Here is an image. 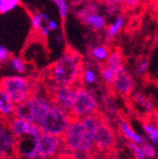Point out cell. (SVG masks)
Returning <instances> with one entry per match:
<instances>
[{
    "label": "cell",
    "mask_w": 158,
    "mask_h": 159,
    "mask_svg": "<svg viewBox=\"0 0 158 159\" xmlns=\"http://www.w3.org/2000/svg\"><path fill=\"white\" fill-rule=\"evenodd\" d=\"M84 61L77 51L67 48L47 69V79L52 86H77L81 81Z\"/></svg>",
    "instance_id": "obj_1"
},
{
    "label": "cell",
    "mask_w": 158,
    "mask_h": 159,
    "mask_svg": "<svg viewBox=\"0 0 158 159\" xmlns=\"http://www.w3.org/2000/svg\"><path fill=\"white\" fill-rule=\"evenodd\" d=\"M62 138L64 150L69 154L83 152V154H94V142L93 138L86 133L82 126L80 119L72 118L64 132Z\"/></svg>",
    "instance_id": "obj_2"
},
{
    "label": "cell",
    "mask_w": 158,
    "mask_h": 159,
    "mask_svg": "<svg viewBox=\"0 0 158 159\" xmlns=\"http://www.w3.org/2000/svg\"><path fill=\"white\" fill-rule=\"evenodd\" d=\"M0 87L9 95L16 105L26 102L29 97L35 94V80L25 75H8L0 79Z\"/></svg>",
    "instance_id": "obj_3"
},
{
    "label": "cell",
    "mask_w": 158,
    "mask_h": 159,
    "mask_svg": "<svg viewBox=\"0 0 158 159\" xmlns=\"http://www.w3.org/2000/svg\"><path fill=\"white\" fill-rule=\"evenodd\" d=\"M71 119L72 116L70 113L63 111L53 103V105L35 123V125L39 127V129L43 134L62 137L67 130Z\"/></svg>",
    "instance_id": "obj_4"
},
{
    "label": "cell",
    "mask_w": 158,
    "mask_h": 159,
    "mask_svg": "<svg viewBox=\"0 0 158 159\" xmlns=\"http://www.w3.org/2000/svg\"><path fill=\"white\" fill-rule=\"evenodd\" d=\"M52 105L49 95L33 94L26 102L16 105L15 116L35 124Z\"/></svg>",
    "instance_id": "obj_5"
},
{
    "label": "cell",
    "mask_w": 158,
    "mask_h": 159,
    "mask_svg": "<svg viewBox=\"0 0 158 159\" xmlns=\"http://www.w3.org/2000/svg\"><path fill=\"white\" fill-rule=\"evenodd\" d=\"M99 111L100 104L91 89L82 85L75 86L74 102L71 111L72 118H83L85 116L97 114Z\"/></svg>",
    "instance_id": "obj_6"
},
{
    "label": "cell",
    "mask_w": 158,
    "mask_h": 159,
    "mask_svg": "<svg viewBox=\"0 0 158 159\" xmlns=\"http://www.w3.org/2000/svg\"><path fill=\"white\" fill-rule=\"evenodd\" d=\"M77 18L81 20L84 25L89 27L91 30L99 32L106 29L107 22L106 18L100 12L99 8L93 2H87L86 5L82 6L77 11Z\"/></svg>",
    "instance_id": "obj_7"
},
{
    "label": "cell",
    "mask_w": 158,
    "mask_h": 159,
    "mask_svg": "<svg viewBox=\"0 0 158 159\" xmlns=\"http://www.w3.org/2000/svg\"><path fill=\"white\" fill-rule=\"evenodd\" d=\"M116 144V135L113 127L106 122V119L101 123L94 136V149L99 152H106L113 150Z\"/></svg>",
    "instance_id": "obj_8"
},
{
    "label": "cell",
    "mask_w": 158,
    "mask_h": 159,
    "mask_svg": "<svg viewBox=\"0 0 158 159\" xmlns=\"http://www.w3.org/2000/svg\"><path fill=\"white\" fill-rule=\"evenodd\" d=\"M6 123H7L9 130L16 139L37 138L38 136L41 135V130L37 125L22 118H19V117L13 116Z\"/></svg>",
    "instance_id": "obj_9"
},
{
    "label": "cell",
    "mask_w": 158,
    "mask_h": 159,
    "mask_svg": "<svg viewBox=\"0 0 158 159\" xmlns=\"http://www.w3.org/2000/svg\"><path fill=\"white\" fill-rule=\"evenodd\" d=\"M75 87L73 86H50L49 96L58 107L71 114L74 102Z\"/></svg>",
    "instance_id": "obj_10"
},
{
    "label": "cell",
    "mask_w": 158,
    "mask_h": 159,
    "mask_svg": "<svg viewBox=\"0 0 158 159\" xmlns=\"http://www.w3.org/2000/svg\"><path fill=\"white\" fill-rule=\"evenodd\" d=\"M111 89L118 96H131L133 94L134 89H135V80H134L131 71H128L124 66L116 74L115 81H114Z\"/></svg>",
    "instance_id": "obj_11"
},
{
    "label": "cell",
    "mask_w": 158,
    "mask_h": 159,
    "mask_svg": "<svg viewBox=\"0 0 158 159\" xmlns=\"http://www.w3.org/2000/svg\"><path fill=\"white\" fill-rule=\"evenodd\" d=\"M16 138L8 128L5 120H0V159L15 156Z\"/></svg>",
    "instance_id": "obj_12"
},
{
    "label": "cell",
    "mask_w": 158,
    "mask_h": 159,
    "mask_svg": "<svg viewBox=\"0 0 158 159\" xmlns=\"http://www.w3.org/2000/svg\"><path fill=\"white\" fill-rule=\"evenodd\" d=\"M117 127H118V130L122 134V136L127 140V143L142 145L143 143L146 142L144 136H142V135H139L138 133L136 132L125 118H119L117 120Z\"/></svg>",
    "instance_id": "obj_13"
},
{
    "label": "cell",
    "mask_w": 158,
    "mask_h": 159,
    "mask_svg": "<svg viewBox=\"0 0 158 159\" xmlns=\"http://www.w3.org/2000/svg\"><path fill=\"white\" fill-rule=\"evenodd\" d=\"M15 112L16 104L9 97V95L0 87V118L7 122L15 116Z\"/></svg>",
    "instance_id": "obj_14"
},
{
    "label": "cell",
    "mask_w": 158,
    "mask_h": 159,
    "mask_svg": "<svg viewBox=\"0 0 158 159\" xmlns=\"http://www.w3.org/2000/svg\"><path fill=\"white\" fill-rule=\"evenodd\" d=\"M100 79H101V76H100V67L96 70L94 66L87 65L86 63L84 62L80 85L89 89V86H93V85L96 84Z\"/></svg>",
    "instance_id": "obj_15"
},
{
    "label": "cell",
    "mask_w": 158,
    "mask_h": 159,
    "mask_svg": "<svg viewBox=\"0 0 158 159\" xmlns=\"http://www.w3.org/2000/svg\"><path fill=\"white\" fill-rule=\"evenodd\" d=\"M111 50L112 49L109 48V44L100 43V44H95L93 47H91V49L89 51V54L93 62L102 65L106 62V60L109 59Z\"/></svg>",
    "instance_id": "obj_16"
},
{
    "label": "cell",
    "mask_w": 158,
    "mask_h": 159,
    "mask_svg": "<svg viewBox=\"0 0 158 159\" xmlns=\"http://www.w3.org/2000/svg\"><path fill=\"white\" fill-rule=\"evenodd\" d=\"M103 120H104V116L102 114H100V113L94 115H90V116H85L83 118H80V122H81L82 126L86 130L87 134L93 138V142H94L95 133H96L97 128L100 127V125H101V123Z\"/></svg>",
    "instance_id": "obj_17"
},
{
    "label": "cell",
    "mask_w": 158,
    "mask_h": 159,
    "mask_svg": "<svg viewBox=\"0 0 158 159\" xmlns=\"http://www.w3.org/2000/svg\"><path fill=\"white\" fill-rule=\"evenodd\" d=\"M124 27H125V18H124V16L116 15L113 21L109 25H107L106 29H105V39L109 42H112L122 32Z\"/></svg>",
    "instance_id": "obj_18"
},
{
    "label": "cell",
    "mask_w": 158,
    "mask_h": 159,
    "mask_svg": "<svg viewBox=\"0 0 158 159\" xmlns=\"http://www.w3.org/2000/svg\"><path fill=\"white\" fill-rule=\"evenodd\" d=\"M104 65H106L109 70H112L113 72L117 74L124 67V59L121 51L118 49H112L109 59L104 63Z\"/></svg>",
    "instance_id": "obj_19"
},
{
    "label": "cell",
    "mask_w": 158,
    "mask_h": 159,
    "mask_svg": "<svg viewBox=\"0 0 158 159\" xmlns=\"http://www.w3.org/2000/svg\"><path fill=\"white\" fill-rule=\"evenodd\" d=\"M50 19L49 16L44 12V11H35L31 15V25L32 29L35 30V32L41 34L42 30L44 29L45 27H48Z\"/></svg>",
    "instance_id": "obj_20"
},
{
    "label": "cell",
    "mask_w": 158,
    "mask_h": 159,
    "mask_svg": "<svg viewBox=\"0 0 158 159\" xmlns=\"http://www.w3.org/2000/svg\"><path fill=\"white\" fill-rule=\"evenodd\" d=\"M143 130L149 144H151L154 147H158V126L146 122L143 124Z\"/></svg>",
    "instance_id": "obj_21"
},
{
    "label": "cell",
    "mask_w": 158,
    "mask_h": 159,
    "mask_svg": "<svg viewBox=\"0 0 158 159\" xmlns=\"http://www.w3.org/2000/svg\"><path fill=\"white\" fill-rule=\"evenodd\" d=\"M9 64L12 71H15L19 75H23L28 71L27 63L22 57H11V59L9 60Z\"/></svg>",
    "instance_id": "obj_22"
},
{
    "label": "cell",
    "mask_w": 158,
    "mask_h": 159,
    "mask_svg": "<svg viewBox=\"0 0 158 159\" xmlns=\"http://www.w3.org/2000/svg\"><path fill=\"white\" fill-rule=\"evenodd\" d=\"M149 69V62L147 59H141L138 60L135 64V67H134V73H135L136 76L138 77H143L147 74Z\"/></svg>",
    "instance_id": "obj_23"
},
{
    "label": "cell",
    "mask_w": 158,
    "mask_h": 159,
    "mask_svg": "<svg viewBox=\"0 0 158 159\" xmlns=\"http://www.w3.org/2000/svg\"><path fill=\"white\" fill-rule=\"evenodd\" d=\"M58 8L59 15L62 19H67L70 13V3L69 0H51Z\"/></svg>",
    "instance_id": "obj_24"
},
{
    "label": "cell",
    "mask_w": 158,
    "mask_h": 159,
    "mask_svg": "<svg viewBox=\"0 0 158 159\" xmlns=\"http://www.w3.org/2000/svg\"><path fill=\"white\" fill-rule=\"evenodd\" d=\"M20 5V0H0V15L15 10Z\"/></svg>",
    "instance_id": "obj_25"
},
{
    "label": "cell",
    "mask_w": 158,
    "mask_h": 159,
    "mask_svg": "<svg viewBox=\"0 0 158 159\" xmlns=\"http://www.w3.org/2000/svg\"><path fill=\"white\" fill-rule=\"evenodd\" d=\"M126 145H127V148H128L132 154H133L134 159H147L145 155H144V152H143V149H142L141 145L133 144V143H127Z\"/></svg>",
    "instance_id": "obj_26"
},
{
    "label": "cell",
    "mask_w": 158,
    "mask_h": 159,
    "mask_svg": "<svg viewBox=\"0 0 158 159\" xmlns=\"http://www.w3.org/2000/svg\"><path fill=\"white\" fill-rule=\"evenodd\" d=\"M142 146V149H143L144 152V155L146 156V158H155L157 152H156V148L153 146L151 144H149L148 142H145L141 145Z\"/></svg>",
    "instance_id": "obj_27"
},
{
    "label": "cell",
    "mask_w": 158,
    "mask_h": 159,
    "mask_svg": "<svg viewBox=\"0 0 158 159\" xmlns=\"http://www.w3.org/2000/svg\"><path fill=\"white\" fill-rule=\"evenodd\" d=\"M144 0H121V5L126 9H136L142 5Z\"/></svg>",
    "instance_id": "obj_28"
},
{
    "label": "cell",
    "mask_w": 158,
    "mask_h": 159,
    "mask_svg": "<svg viewBox=\"0 0 158 159\" xmlns=\"http://www.w3.org/2000/svg\"><path fill=\"white\" fill-rule=\"evenodd\" d=\"M11 52L9 49L3 45H0V64H3L6 62H9V60L11 59Z\"/></svg>",
    "instance_id": "obj_29"
},
{
    "label": "cell",
    "mask_w": 158,
    "mask_h": 159,
    "mask_svg": "<svg viewBox=\"0 0 158 159\" xmlns=\"http://www.w3.org/2000/svg\"><path fill=\"white\" fill-rule=\"evenodd\" d=\"M99 2H101L102 5L106 6L109 9H117V8L122 7L121 0H97Z\"/></svg>",
    "instance_id": "obj_30"
},
{
    "label": "cell",
    "mask_w": 158,
    "mask_h": 159,
    "mask_svg": "<svg viewBox=\"0 0 158 159\" xmlns=\"http://www.w3.org/2000/svg\"><path fill=\"white\" fill-rule=\"evenodd\" d=\"M134 96H135V98L137 99V102L141 104V106L145 107V108H147V109H151V108H153V105H151V103L149 102V101H147V99H146L145 97L143 96V95L136 94V95H134Z\"/></svg>",
    "instance_id": "obj_31"
},
{
    "label": "cell",
    "mask_w": 158,
    "mask_h": 159,
    "mask_svg": "<svg viewBox=\"0 0 158 159\" xmlns=\"http://www.w3.org/2000/svg\"><path fill=\"white\" fill-rule=\"evenodd\" d=\"M48 27H49V29L51 30V32H52V31H57V30H59L60 25H59L58 21H55V20L50 19L49 23H48Z\"/></svg>",
    "instance_id": "obj_32"
},
{
    "label": "cell",
    "mask_w": 158,
    "mask_h": 159,
    "mask_svg": "<svg viewBox=\"0 0 158 159\" xmlns=\"http://www.w3.org/2000/svg\"><path fill=\"white\" fill-rule=\"evenodd\" d=\"M55 41H57V43H59V44L63 43L64 42V35L62 34V33H58V34L55 35Z\"/></svg>",
    "instance_id": "obj_33"
},
{
    "label": "cell",
    "mask_w": 158,
    "mask_h": 159,
    "mask_svg": "<svg viewBox=\"0 0 158 159\" xmlns=\"http://www.w3.org/2000/svg\"><path fill=\"white\" fill-rule=\"evenodd\" d=\"M151 3L154 5V7L158 10V0H151Z\"/></svg>",
    "instance_id": "obj_34"
},
{
    "label": "cell",
    "mask_w": 158,
    "mask_h": 159,
    "mask_svg": "<svg viewBox=\"0 0 158 159\" xmlns=\"http://www.w3.org/2000/svg\"><path fill=\"white\" fill-rule=\"evenodd\" d=\"M7 159H20V158H18V157H16V156H12V157H9V158H7Z\"/></svg>",
    "instance_id": "obj_35"
},
{
    "label": "cell",
    "mask_w": 158,
    "mask_h": 159,
    "mask_svg": "<svg viewBox=\"0 0 158 159\" xmlns=\"http://www.w3.org/2000/svg\"><path fill=\"white\" fill-rule=\"evenodd\" d=\"M71 1H80V0H71Z\"/></svg>",
    "instance_id": "obj_36"
}]
</instances>
